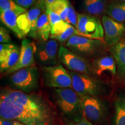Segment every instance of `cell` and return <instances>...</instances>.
<instances>
[{
    "instance_id": "cell-34",
    "label": "cell",
    "mask_w": 125,
    "mask_h": 125,
    "mask_svg": "<svg viewBox=\"0 0 125 125\" xmlns=\"http://www.w3.org/2000/svg\"><path fill=\"white\" fill-rule=\"evenodd\" d=\"M43 1V2L44 3L45 6L48 5H49L51 4H52L53 2H54V1H56V0H42Z\"/></svg>"
},
{
    "instance_id": "cell-17",
    "label": "cell",
    "mask_w": 125,
    "mask_h": 125,
    "mask_svg": "<svg viewBox=\"0 0 125 125\" xmlns=\"http://www.w3.org/2000/svg\"><path fill=\"white\" fill-rule=\"evenodd\" d=\"M111 52L116 62L118 75L125 79V41L112 46Z\"/></svg>"
},
{
    "instance_id": "cell-11",
    "label": "cell",
    "mask_w": 125,
    "mask_h": 125,
    "mask_svg": "<svg viewBox=\"0 0 125 125\" xmlns=\"http://www.w3.org/2000/svg\"><path fill=\"white\" fill-rule=\"evenodd\" d=\"M59 50L57 41L51 39L46 41H41L37 45L35 58L44 66L55 65L57 64Z\"/></svg>"
},
{
    "instance_id": "cell-8",
    "label": "cell",
    "mask_w": 125,
    "mask_h": 125,
    "mask_svg": "<svg viewBox=\"0 0 125 125\" xmlns=\"http://www.w3.org/2000/svg\"><path fill=\"white\" fill-rule=\"evenodd\" d=\"M43 81L47 86L59 88H72V79L69 72L61 64L43 66Z\"/></svg>"
},
{
    "instance_id": "cell-30",
    "label": "cell",
    "mask_w": 125,
    "mask_h": 125,
    "mask_svg": "<svg viewBox=\"0 0 125 125\" xmlns=\"http://www.w3.org/2000/svg\"><path fill=\"white\" fill-rule=\"evenodd\" d=\"M11 41L9 32L4 27H0V42L1 43H9Z\"/></svg>"
},
{
    "instance_id": "cell-5",
    "label": "cell",
    "mask_w": 125,
    "mask_h": 125,
    "mask_svg": "<svg viewBox=\"0 0 125 125\" xmlns=\"http://www.w3.org/2000/svg\"><path fill=\"white\" fill-rule=\"evenodd\" d=\"M107 45L102 40L74 35L66 42V47L82 57H94L105 49Z\"/></svg>"
},
{
    "instance_id": "cell-23",
    "label": "cell",
    "mask_w": 125,
    "mask_h": 125,
    "mask_svg": "<svg viewBox=\"0 0 125 125\" xmlns=\"http://www.w3.org/2000/svg\"><path fill=\"white\" fill-rule=\"evenodd\" d=\"M70 4L69 0H56L52 4L46 5V8L59 14L62 21L67 22V16Z\"/></svg>"
},
{
    "instance_id": "cell-21",
    "label": "cell",
    "mask_w": 125,
    "mask_h": 125,
    "mask_svg": "<svg viewBox=\"0 0 125 125\" xmlns=\"http://www.w3.org/2000/svg\"><path fill=\"white\" fill-rule=\"evenodd\" d=\"M113 125H125V94L121 93L114 101Z\"/></svg>"
},
{
    "instance_id": "cell-9",
    "label": "cell",
    "mask_w": 125,
    "mask_h": 125,
    "mask_svg": "<svg viewBox=\"0 0 125 125\" xmlns=\"http://www.w3.org/2000/svg\"><path fill=\"white\" fill-rule=\"evenodd\" d=\"M58 57L59 60L70 71L88 75L93 73L92 64L89 61L72 52L67 47L60 46Z\"/></svg>"
},
{
    "instance_id": "cell-13",
    "label": "cell",
    "mask_w": 125,
    "mask_h": 125,
    "mask_svg": "<svg viewBox=\"0 0 125 125\" xmlns=\"http://www.w3.org/2000/svg\"><path fill=\"white\" fill-rule=\"evenodd\" d=\"M37 45L29 39H24L21 42L19 58L17 64L13 68L5 73V75H9L21 68L34 66L35 55Z\"/></svg>"
},
{
    "instance_id": "cell-32",
    "label": "cell",
    "mask_w": 125,
    "mask_h": 125,
    "mask_svg": "<svg viewBox=\"0 0 125 125\" xmlns=\"http://www.w3.org/2000/svg\"><path fill=\"white\" fill-rule=\"evenodd\" d=\"M67 125H93L86 118H83L77 121H70L67 123Z\"/></svg>"
},
{
    "instance_id": "cell-20",
    "label": "cell",
    "mask_w": 125,
    "mask_h": 125,
    "mask_svg": "<svg viewBox=\"0 0 125 125\" xmlns=\"http://www.w3.org/2000/svg\"><path fill=\"white\" fill-rule=\"evenodd\" d=\"M105 13L115 21L123 24L125 23V2L112 1L108 5Z\"/></svg>"
},
{
    "instance_id": "cell-4",
    "label": "cell",
    "mask_w": 125,
    "mask_h": 125,
    "mask_svg": "<svg viewBox=\"0 0 125 125\" xmlns=\"http://www.w3.org/2000/svg\"><path fill=\"white\" fill-rule=\"evenodd\" d=\"M72 79V89L79 96H98L105 92V86L100 81L91 75L70 71Z\"/></svg>"
},
{
    "instance_id": "cell-35",
    "label": "cell",
    "mask_w": 125,
    "mask_h": 125,
    "mask_svg": "<svg viewBox=\"0 0 125 125\" xmlns=\"http://www.w3.org/2000/svg\"><path fill=\"white\" fill-rule=\"evenodd\" d=\"M13 125H26L23 124L22 123L16 121H13Z\"/></svg>"
},
{
    "instance_id": "cell-7",
    "label": "cell",
    "mask_w": 125,
    "mask_h": 125,
    "mask_svg": "<svg viewBox=\"0 0 125 125\" xmlns=\"http://www.w3.org/2000/svg\"><path fill=\"white\" fill-rule=\"evenodd\" d=\"M80 97L85 118L95 123H101L105 121L108 114V107L103 100L97 96Z\"/></svg>"
},
{
    "instance_id": "cell-19",
    "label": "cell",
    "mask_w": 125,
    "mask_h": 125,
    "mask_svg": "<svg viewBox=\"0 0 125 125\" xmlns=\"http://www.w3.org/2000/svg\"><path fill=\"white\" fill-rule=\"evenodd\" d=\"M82 6L87 14L97 16L105 13L108 4L107 0H83Z\"/></svg>"
},
{
    "instance_id": "cell-10",
    "label": "cell",
    "mask_w": 125,
    "mask_h": 125,
    "mask_svg": "<svg viewBox=\"0 0 125 125\" xmlns=\"http://www.w3.org/2000/svg\"><path fill=\"white\" fill-rule=\"evenodd\" d=\"M77 30L80 36L104 40V30L102 22L95 16L87 13H78Z\"/></svg>"
},
{
    "instance_id": "cell-22",
    "label": "cell",
    "mask_w": 125,
    "mask_h": 125,
    "mask_svg": "<svg viewBox=\"0 0 125 125\" xmlns=\"http://www.w3.org/2000/svg\"><path fill=\"white\" fill-rule=\"evenodd\" d=\"M52 27L46 12L44 11L39 18L37 23V38L41 41H46L50 38Z\"/></svg>"
},
{
    "instance_id": "cell-14",
    "label": "cell",
    "mask_w": 125,
    "mask_h": 125,
    "mask_svg": "<svg viewBox=\"0 0 125 125\" xmlns=\"http://www.w3.org/2000/svg\"><path fill=\"white\" fill-rule=\"evenodd\" d=\"M20 49L12 43H1L0 45V71L1 74L15 66L19 58Z\"/></svg>"
},
{
    "instance_id": "cell-33",
    "label": "cell",
    "mask_w": 125,
    "mask_h": 125,
    "mask_svg": "<svg viewBox=\"0 0 125 125\" xmlns=\"http://www.w3.org/2000/svg\"><path fill=\"white\" fill-rule=\"evenodd\" d=\"M0 125H14L13 121L1 118L0 119Z\"/></svg>"
},
{
    "instance_id": "cell-25",
    "label": "cell",
    "mask_w": 125,
    "mask_h": 125,
    "mask_svg": "<svg viewBox=\"0 0 125 125\" xmlns=\"http://www.w3.org/2000/svg\"><path fill=\"white\" fill-rule=\"evenodd\" d=\"M10 10L20 15L27 12V9L18 5L14 0H0V11Z\"/></svg>"
},
{
    "instance_id": "cell-18",
    "label": "cell",
    "mask_w": 125,
    "mask_h": 125,
    "mask_svg": "<svg viewBox=\"0 0 125 125\" xmlns=\"http://www.w3.org/2000/svg\"><path fill=\"white\" fill-rule=\"evenodd\" d=\"M18 14L10 10L0 11V19L3 24L10 29L20 39L24 38L25 35L19 29L17 23Z\"/></svg>"
},
{
    "instance_id": "cell-37",
    "label": "cell",
    "mask_w": 125,
    "mask_h": 125,
    "mask_svg": "<svg viewBox=\"0 0 125 125\" xmlns=\"http://www.w3.org/2000/svg\"><path fill=\"white\" fill-rule=\"evenodd\" d=\"M41 1V0H37V2H38V1Z\"/></svg>"
},
{
    "instance_id": "cell-26",
    "label": "cell",
    "mask_w": 125,
    "mask_h": 125,
    "mask_svg": "<svg viewBox=\"0 0 125 125\" xmlns=\"http://www.w3.org/2000/svg\"><path fill=\"white\" fill-rule=\"evenodd\" d=\"M17 23L19 29L22 31L25 35L29 34L30 31V25L27 12L19 16L17 19Z\"/></svg>"
},
{
    "instance_id": "cell-29",
    "label": "cell",
    "mask_w": 125,
    "mask_h": 125,
    "mask_svg": "<svg viewBox=\"0 0 125 125\" xmlns=\"http://www.w3.org/2000/svg\"><path fill=\"white\" fill-rule=\"evenodd\" d=\"M45 12H46V15H48L49 22L51 23V27H52L54 24H57V23L62 21V19L60 16V15L57 13H56V12H54V11H53V10H52L51 9L46 8V9H45Z\"/></svg>"
},
{
    "instance_id": "cell-16",
    "label": "cell",
    "mask_w": 125,
    "mask_h": 125,
    "mask_svg": "<svg viewBox=\"0 0 125 125\" xmlns=\"http://www.w3.org/2000/svg\"><path fill=\"white\" fill-rule=\"evenodd\" d=\"M46 6L43 1H40L36 2V4L32 6L27 11V16L30 25V31L29 36L34 39L37 38V23L40 16L43 12L45 11Z\"/></svg>"
},
{
    "instance_id": "cell-12",
    "label": "cell",
    "mask_w": 125,
    "mask_h": 125,
    "mask_svg": "<svg viewBox=\"0 0 125 125\" xmlns=\"http://www.w3.org/2000/svg\"><path fill=\"white\" fill-rule=\"evenodd\" d=\"M101 22L104 30V42L107 45L114 46L121 42L125 33V25L109 18L103 16Z\"/></svg>"
},
{
    "instance_id": "cell-38",
    "label": "cell",
    "mask_w": 125,
    "mask_h": 125,
    "mask_svg": "<svg viewBox=\"0 0 125 125\" xmlns=\"http://www.w3.org/2000/svg\"></svg>"
},
{
    "instance_id": "cell-27",
    "label": "cell",
    "mask_w": 125,
    "mask_h": 125,
    "mask_svg": "<svg viewBox=\"0 0 125 125\" xmlns=\"http://www.w3.org/2000/svg\"><path fill=\"white\" fill-rule=\"evenodd\" d=\"M70 26L69 23L64 21H61L60 22L57 23V24H54L52 27L51 35H60L64 31L66 30V29Z\"/></svg>"
},
{
    "instance_id": "cell-3",
    "label": "cell",
    "mask_w": 125,
    "mask_h": 125,
    "mask_svg": "<svg viewBox=\"0 0 125 125\" xmlns=\"http://www.w3.org/2000/svg\"><path fill=\"white\" fill-rule=\"evenodd\" d=\"M57 105L64 115L72 121H77L84 118L81 105V97L72 88L54 89Z\"/></svg>"
},
{
    "instance_id": "cell-15",
    "label": "cell",
    "mask_w": 125,
    "mask_h": 125,
    "mask_svg": "<svg viewBox=\"0 0 125 125\" xmlns=\"http://www.w3.org/2000/svg\"><path fill=\"white\" fill-rule=\"evenodd\" d=\"M93 73L101 76L107 73L112 76L115 75L117 65L114 57L110 56H104L94 59L92 63Z\"/></svg>"
},
{
    "instance_id": "cell-24",
    "label": "cell",
    "mask_w": 125,
    "mask_h": 125,
    "mask_svg": "<svg viewBox=\"0 0 125 125\" xmlns=\"http://www.w3.org/2000/svg\"><path fill=\"white\" fill-rule=\"evenodd\" d=\"M79 35V33L78 30L73 27L71 24L68 26V27L66 29V30L64 31L60 35H50V39L54 40L60 42L61 43H64L65 42L68 41L74 35Z\"/></svg>"
},
{
    "instance_id": "cell-2",
    "label": "cell",
    "mask_w": 125,
    "mask_h": 125,
    "mask_svg": "<svg viewBox=\"0 0 125 125\" xmlns=\"http://www.w3.org/2000/svg\"><path fill=\"white\" fill-rule=\"evenodd\" d=\"M0 115L1 118L26 125H52L42 117L17 105L2 94L0 95Z\"/></svg>"
},
{
    "instance_id": "cell-31",
    "label": "cell",
    "mask_w": 125,
    "mask_h": 125,
    "mask_svg": "<svg viewBox=\"0 0 125 125\" xmlns=\"http://www.w3.org/2000/svg\"><path fill=\"white\" fill-rule=\"evenodd\" d=\"M20 7L27 9L31 8L36 4L37 0H14Z\"/></svg>"
},
{
    "instance_id": "cell-6",
    "label": "cell",
    "mask_w": 125,
    "mask_h": 125,
    "mask_svg": "<svg viewBox=\"0 0 125 125\" xmlns=\"http://www.w3.org/2000/svg\"><path fill=\"white\" fill-rule=\"evenodd\" d=\"M39 72L35 66L25 67L14 72L9 76L10 85L15 89L29 93L38 87Z\"/></svg>"
},
{
    "instance_id": "cell-36",
    "label": "cell",
    "mask_w": 125,
    "mask_h": 125,
    "mask_svg": "<svg viewBox=\"0 0 125 125\" xmlns=\"http://www.w3.org/2000/svg\"><path fill=\"white\" fill-rule=\"evenodd\" d=\"M115 1H120V2H125V0H115Z\"/></svg>"
},
{
    "instance_id": "cell-1",
    "label": "cell",
    "mask_w": 125,
    "mask_h": 125,
    "mask_svg": "<svg viewBox=\"0 0 125 125\" xmlns=\"http://www.w3.org/2000/svg\"><path fill=\"white\" fill-rule=\"evenodd\" d=\"M1 94L17 105L42 117L52 125H55L56 114L43 96L34 93H26L19 90L4 89Z\"/></svg>"
},
{
    "instance_id": "cell-28",
    "label": "cell",
    "mask_w": 125,
    "mask_h": 125,
    "mask_svg": "<svg viewBox=\"0 0 125 125\" xmlns=\"http://www.w3.org/2000/svg\"><path fill=\"white\" fill-rule=\"evenodd\" d=\"M78 14L75 10L74 8L73 5L70 4L69 11H68V16H67V23L72 25L73 27L77 29L78 25Z\"/></svg>"
}]
</instances>
